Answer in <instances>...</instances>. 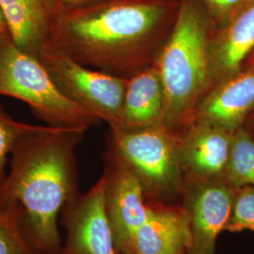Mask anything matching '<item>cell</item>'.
<instances>
[{
    "mask_svg": "<svg viewBox=\"0 0 254 254\" xmlns=\"http://www.w3.org/2000/svg\"><path fill=\"white\" fill-rule=\"evenodd\" d=\"M177 9L164 0H96L62 9L44 47L127 79L156 61Z\"/></svg>",
    "mask_w": 254,
    "mask_h": 254,
    "instance_id": "cell-1",
    "label": "cell"
},
{
    "mask_svg": "<svg viewBox=\"0 0 254 254\" xmlns=\"http://www.w3.org/2000/svg\"><path fill=\"white\" fill-rule=\"evenodd\" d=\"M216 29L197 0H181L173 28L156 58L165 92L164 125L174 133L192 126L213 88L211 46Z\"/></svg>",
    "mask_w": 254,
    "mask_h": 254,
    "instance_id": "cell-3",
    "label": "cell"
},
{
    "mask_svg": "<svg viewBox=\"0 0 254 254\" xmlns=\"http://www.w3.org/2000/svg\"><path fill=\"white\" fill-rule=\"evenodd\" d=\"M250 65H254V50L252 52V54L248 57V59H247V61H246L245 64H244L243 68L247 67V66H250ZM243 68H242V69H243Z\"/></svg>",
    "mask_w": 254,
    "mask_h": 254,
    "instance_id": "cell-24",
    "label": "cell"
},
{
    "mask_svg": "<svg viewBox=\"0 0 254 254\" xmlns=\"http://www.w3.org/2000/svg\"><path fill=\"white\" fill-rule=\"evenodd\" d=\"M104 199L119 254L127 253L132 237L150 211L136 173L108 142L103 154Z\"/></svg>",
    "mask_w": 254,
    "mask_h": 254,
    "instance_id": "cell-7",
    "label": "cell"
},
{
    "mask_svg": "<svg viewBox=\"0 0 254 254\" xmlns=\"http://www.w3.org/2000/svg\"><path fill=\"white\" fill-rule=\"evenodd\" d=\"M165 92L156 63L127 79L122 128L140 130L164 125Z\"/></svg>",
    "mask_w": 254,
    "mask_h": 254,
    "instance_id": "cell-14",
    "label": "cell"
},
{
    "mask_svg": "<svg viewBox=\"0 0 254 254\" xmlns=\"http://www.w3.org/2000/svg\"><path fill=\"white\" fill-rule=\"evenodd\" d=\"M253 132H254V131H253Z\"/></svg>",
    "mask_w": 254,
    "mask_h": 254,
    "instance_id": "cell-25",
    "label": "cell"
},
{
    "mask_svg": "<svg viewBox=\"0 0 254 254\" xmlns=\"http://www.w3.org/2000/svg\"><path fill=\"white\" fill-rule=\"evenodd\" d=\"M254 111V65H250L211 89L197 109L193 124L235 132L245 126Z\"/></svg>",
    "mask_w": 254,
    "mask_h": 254,
    "instance_id": "cell-10",
    "label": "cell"
},
{
    "mask_svg": "<svg viewBox=\"0 0 254 254\" xmlns=\"http://www.w3.org/2000/svg\"><path fill=\"white\" fill-rule=\"evenodd\" d=\"M86 130L45 127L21 138L10 154L0 186V207L19 205L22 228L39 254H58L63 246L59 217L78 195L75 148Z\"/></svg>",
    "mask_w": 254,
    "mask_h": 254,
    "instance_id": "cell-2",
    "label": "cell"
},
{
    "mask_svg": "<svg viewBox=\"0 0 254 254\" xmlns=\"http://www.w3.org/2000/svg\"><path fill=\"white\" fill-rule=\"evenodd\" d=\"M60 216L66 239L58 254H119L106 211L102 178L87 193L69 200Z\"/></svg>",
    "mask_w": 254,
    "mask_h": 254,
    "instance_id": "cell-9",
    "label": "cell"
},
{
    "mask_svg": "<svg viewBox=\"0 0 254 254\" xmlns=\"http://www.w3.org/2000/svg\"><path fill=\"white\" fill-rule=\"evenodd\" d=\"M14 43L39 56L55 19L62 10L57 0H0Z\"/></svg>",
    "mask_w": 254,
    "mask_h": 254,
    "instance_id": "cell-15",
    "label": "cell"
},
{
    "mask_svg": "<svg viewBox=\"0 0 254 254\" xmlns=\"http://www.w3.org/2000/svg\"><path fill=\"white\" fill-rule=\"evenodd\" d=\"M38 58L69 99L105 122L109 129L122 128L126 78L92 69L47 47Z\"/></svg>",
    "mask_w": 254,
    "mask_h": 254,
    "instance_id": "cell-6",
    "label": "cell"
},
{
    "mask_svg": "<svg viewBox=\"0 0 254 254\" xmlns=\"http://www.w3.org/2000/svg\"><path fill=\"white\" fill-rule=\"evenodd\" d=\"M224 179L234 188L254 187V133L246 126L234 132Z\"/></svg>",
    "mask_w": 254,
    "mask_h": 254,
    "instance_id": "cell-16",
    "label": "cell"
},
{
    "mask_svg": "<svg viewBox=\"0 0 254 254\" xmlns=\"http://www.w3.org/2000/svg\"><path fill=\"white\" fill-rule=\"evenodd\" d=\"M245 126L248 127L249 129H251L252 131H254V111L251 114V116L248 118V120H247Z\"/></svg>",
    "mask_w": 254,
    "mask_h": 254,
    "instance_id": "cell-23",
    "label": "cell"
},
{
    "mask_svg": "<svg viewBox=\"0 0 254 254\" xmlns=\"http://www.w3.org/2000/svg\"><path fill=\"white\" fill-rule=\"evenodd\" d=\"M209 19L215 27L219 29L248 5L252 0H200Z\"/></svg>",
    "mask_w": 254,
    "mask_h": 254,
    "instance_id": "cell-20",
    "label": "cell"
},
{
    "mask_svg": "<svg viewBox=\"0 0 254 254\" xmlns=\"http://www.w3.org/2000/svg\"><path fill=\"white\" fill-rule=\"evenodd\" d=\"M254 50V0L214 33L211 46L213 87L240 72Z\"/></svg>",
    "mask_w": 254,
    "mask_h": 254,
    "instance_id": "cell-13",
    "label": "cell"
},
{
    "mask_svg": "<svg viewBox=\"0 0 254 254\" xmlns=\"http://www.w3.org/2000/svg\"><path fill=\"white\" fill-rule=\"evenodd\" d=\"M22 220L19 205L0 207V254H39L24 235Z\"/></svg>",
    "mask_w": 254,
    "mask_h": 254,
    "instance_id": "cell-17",
    "label": "cell"
},
{
    "mask_svg": "<svg viewBox=\"0 0 254 254\" xmlns=\"http://www.w3.org/2000/svg\"><path fill=\"white\" fill-rule=\"evenodd\" d=\"M148 218L120 254H187L191 245L190 221L180 203L149 204Z\"/></svg>",
    "mask_w": 254,
    "mask_h": 254,
    "instance_id": "cell-12",
    "label": "cell"
},
{
    "mask_svg": "<svg viewBox=\"0 0 254 254\" xmlns=\"http://www.w3.org/2000/svg\"><path fill=\"white\" fill-rule=\"evenodd\" d=\"M226 231L229 233L254 232V186L236 188L232 214L224 229V232Z\"/></svg>",
    "mask_w": 254,
    "mask_h": 254,
    "instance_id": "cell-19",
    "label": "cell"
},
{
    "mask_svg": "<svg viewBox=\"0 0 254 254\" xmlns=\"http://www.w3.org/2000/svg\"><path fill=\"white\" fill-rule=\"evenodd\" d=\"M62 9H73L94 2L96 0H57Z\"/></svg>",
    "mask_w": 254,
    "mask_h": 254,
    "instance_id": "cell-21",
    "label": "cell"
},
{
    "mask_svg": "<svg viewBox=\"0 0 254 254\" xmlns=\"http://www.w3.org/2000/svg\"><path fill=\"white\" fill-rule=\"evenodd\" d=\"M235 192L224 178L185 181L180 204L190 227L187 254H215L217 238L232 214Z\"/></svg>",
    "mask_w": 254,
    "mask_h": 254,
    "instance_id": "cell-8",
    "label": "cell"
},
{
    "mask_svg": "<svg viewBox=\"0 0 254 254\" xmlns=\"http://www.w3.org/2000/svg\"><path fill=\"white\" fill-rule=\"evenodd\" d=\"M108 142L136 173L148 204L180 203L185 185L180 135L165 125L133 131L110 129Z\"/></svg>",
    "mask_w": 254,
    "mask_h": 254,
    "instance_id": "cell-5",
    "label": "cell"
},
{
    "mask_svg": "<svg viewBox=\"0 0 254 254\" xmlns=\"http://www.w3.org/2000/svg\"><path fill=\"white\" fill-rule=\"evenodd\" d=\"M234 132L195 123L180 135V157L186 180L224 178Z\"/></svg>",
    "mask_w": 254,
    "mask_h": 254,
    "instance_id": "cell-11",
    "label": "cell"
},
{
    "mask_svg": "<svg viewBox=\"0 0 254 254\" xmlns=\"http://www.w3.org/2000/svg\"><path fill=\"white\" fill-rule=\"evenodd\" d=\"M9 35H10L9 24L3 9L0 7V40Z\"/></svg>",
    "mask_w": 254,
    "mask_h": 254,
    "instance_id": "cell-22",
    "label": "cell"
},
{
    "mask_svg": "<svg viewBox=\"0 0 254 254\" xmlns=\"http://www.w3.org/2000/svg\"><path fill=\"white\" fill-rule=\"evenodd\" d=\"M0 95L25 102L48 127L87 131L102 123L69 99L40 59L20 48L11 35L0 40Z\"/></svg>",
    "mask_w": 254,
    "mask_h": 254,
    "instance_id": "cell-4",
    "label": "cell"
},
{
    "mask_svg": "<svg viewBox=\"0 0 254 254\" xmlns=\"http://www.w3.org/2000/svg\"><path fill=\"white\" fill-rule=\"evenodd\" d=\"M45 126H34L11 118L0 105V186L5 180L8 156L24 136L42 130Z\"/></svg>",
    "mask_w": 254,
    "mask_h": 254,
    "instance_id": "cell-18",
    "label": "cell"
}]
</instances>
